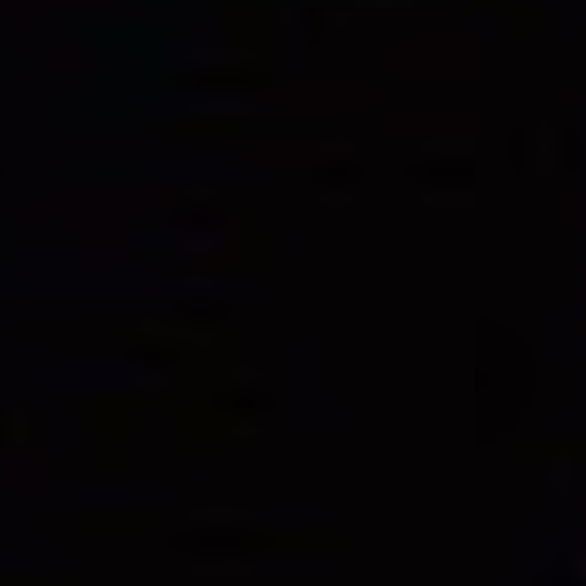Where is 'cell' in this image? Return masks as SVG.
<instances>
[{"label": "cell", "instance_id": "1", "mask_svg": "<svg viewBox=\"0 0 586 586\" xmlns=\"http://www.w3.org/2000/svg\"><path fill=\"white\" fill-rule=\"evenodd\" d=\"M172 83L178 89L189 92H215V95H243V92H261L272 86L269 75L261 72H246V69H232V66H209V69H195V72H181L172 75Z\"/></svg>", "mask_w": 586, "mask_h": 586}, {"label": "cell", "instance_id": "2", "mask_svg": "<svg viewBox=\"0 0 586 586\" xmlns=\"http://www.w3.org/2000/svg\"><path fill=\"white\" fill-rule=\"evenodd\" d=\"M175 549L183 552H195V555H223V552H255V549H266L272 546L269 535H258V532H246V529H235V526H209V529H195V532H183L172 538Z\"/></svg>", "mask_w": 586, "mask_h": 586}, {"label": "cell", "instance_id": "3", "mask_svg": "<svg viewBox=\"0 0 586 586\" xmlns=\"http://www.w3.org/2000/svg\"><path fill=\"white\" fill-rule=\"evenodd\" d=\"M412 181L435 183V186H469L475 181V163L469 158H435V161L409 166Z\"/></svg>", "mask_w": 586, "mask_h": 586}, {"label": "cell", "instance_id": "4", "mask_svg": "<svg viewBox=\"0 0 586 586\" xmlns=\"http://www.w3.org/2000/svg\"><path fill=\"white\" fill-rule=\"evenodd\" d=\"M212 406L218 412L235 415V418H258V415H269L275 409V398L266 392H258V389H229V392L215 395Z\"/></svg>", "mask_w": 586, "mask_h": 586}, {"label": "cell", "instance_id": "5", "mask_svg": "<svg viewBox=\"0 0 586 586\" xmlns=\"http://www.w3.org/2000/svg\"><path fill=\"white\" fill-rule=\"evenodd\" d=\"M169 312L186 321V324H215V321H226L232 315V306L218 298H183L169 306Z\"/></svg>", "mask_w": 586, "mask_h": 586}, {"label": "cell", "instance_id": "6", "mask_svg": "<svg viewBox=\"0 0 586 586\" xmlns=\"http://www.w3.org/2000/svg\"><path fill=\"white\" fill-rule=\"evenodd\" d=\"M123 361L141 369H169L181 364V349L169 344H138L123 352Z\"/></svg>", "mask_w": 586, "mask_h": 586}, {"label": "cell", "instance_id": "7", "mask_svg": "<svg viewBox=\"0 0 586 586\" xmlns=\"http://www.w3.org/2000/svg\"><path fill=\"white\" fill-rule=\"evenodd\" d=\"M309 181L326 183V186H352V183L364 181V166L352 161L321 163L309 169Z\"/></svg>", "mask_w": 586, "mask_h": 586}, {"label": "cell", "instance_id": "8", "mask_svg": "<svg viewBox=\"0 0 586 586\" xmlns=\"http://www.w3.org/2000/svg\"><path fill=\"white\" fill-rule=\"evenodd\" d=\"M178 218H181L178 223L186 229H215L223 223L221 212H212V209H192V212H183Z\"/></svg>", "mask_w": 586, "mask_h": 586}, {"label": "cell", "instance_id": "9", "mask_svg": "<svg viewBox=\"0 0 586 586\" xmlns=\"http://www.w3.org/2000/svg\"><path fill=\"white\" fill-rule=\"evenodd\" d=\"M3 438H6V418H3V406H0V449H3Z\"/></svg>", "mask_w": 586, "mask_h": 586}]
</instances>
